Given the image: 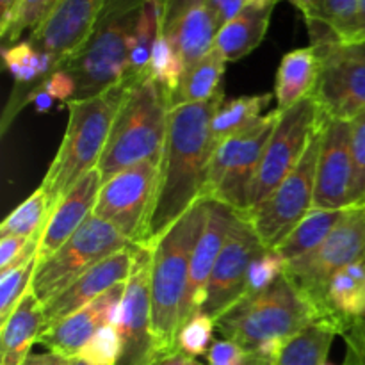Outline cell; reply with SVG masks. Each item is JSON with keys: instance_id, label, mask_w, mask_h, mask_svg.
<instances>
[{"instance_id": "14", "label": "cell", "mask_w": 365, "mask_h": 365, "mask_svg": "<svg viewBox=\"0 0 365 365\" xmlns=\"http://www.w3.org/2000/svg\"><path fill=\"white\" fill-rule=\"evenodd\" d=\"M264 250L266 246L260 242L248 217L242 212H237L210 274L207 298L200 314H207L217 319L221 314L235 305L246 294L250 266Z\"/></svg>"}, {"instance_id": "4", "label": "cell", "mask_w": 365, "mask_h": 365, "mask_svg": "<svg viewBox=\"0 0 365 365\" xmlns=\"http://www.w3.org/2000/svg\"><path fill=\"white\" fill-rule=\"evenodd\" d=\"M170 110V96L150 73L132 75L98 163L102 184L143 160L160 163Z\"/></svg>"}, {"instance_id": "50", "label": "cell", "mask_w": 365, "mask_h": 365, "mask_svg": "<svg viewBox=\"0 0 365 365\" xmlns=\"http://www.w3.org/2000/svg\"><path fill=\"white\" fill-rule=\"evenodd\" d=\"M29 100L34 103L38 113H46V110L52 109L53 106V98L46 91H43V89H34V91L29 95Z\"/></svg>"}, {"instance_id": "13", "label": "cell", "mask_w": 365, "mask_h": 365, "mask_svg": "<svg viewBox=\"0 0 365 365\" xmlns=\"http://www.w3.org/2000/svg\"><path fill=\"white\" fill-rule=\"evenodd\" d=\"M160 163L143 160L114 175L100 187L93 214L139 245L155 198Z\"/></svg>"}, {"instance_id": "28", "label": "cell", "mask_w": 365, "mask_h": 365, "mask_svg": "<svg viewBox=\"0 0 365 365\" xmlns=\"http://www.w3.org/2000/svg\"><path fill=\"white\" fill-rule=\"evenodd\" d=\"M225 66H227V59L214 46L203 59H200L185 71L180 86L170 100L171 109L177 106H185V103L207 102L220 95L223 91L221 78L225 75Z\"/></svg>"}, {"instance_id": "44", "label": "cell", "mask_w": 365, "mask_h": 365, "mask_svg": "<svg viewBox=\"0 0 365 365\" xmlns=\"http://www.w3.org/2000/svg\"><path fill=\"white\" fill-rule=\"evenodd\" d=\"M31 237H16V235L0 237V273H4L20 257Z\"/></svg>"}, {"instance_id": "18", "label": "cell", "mask_w": 365, "mask_h": 365, "mask_svg": "<svg viewBox=\"0 0 365 365\" xmlns=\"http://www.w3.org/2000/svg\"><path fill=\"white\" fill-rule=\"evenodd\" d=\"M127 282L114 285L100 298L77 310L71 316L57 321L56 324L41 331L38 344H43L50 353L64 356L68 360L77 359L86 342L96 334L102 327L118 328L121 324L123 314V296Z\"/></svg>"}, {"instance_id": "30", "label": "cell", "mask_w": 365, "mask_h": 365, "mask_svg": "<svg viewBox=\"0 0 365 365\" xmlns=\"http://www.w3.org/2000/svg\"><path fill=\"white\" fill-rule=\"evenodd\" d=\"M344 210H321L312 209L298 225L294 230L285 237L277 250L282 257L289 262L298 260L299 257L307 255L312 250H316L324 239L330 235V232L337 227L341 217L344 216Z\"/></svg>"}, {"instance_id": "40", "label": "cell", "mask_w": 365, "mask_h": 365, "mask_svg": "<svg viewBox=\"0 0 365 365\" xmlns=\"http://www.w3.org/2000/svg\"><path fill=\"white\" fill-rule=\"evenodd\" d=\"M353 180L349 207L365 205V113L351 120Z\"/></svg>"}, {"instance_id": "19", "label": "cell", "mask_w": 365, "mask_h": 365, "mask_svg": "<svg viewBox=\"0 0 365 365\" xmlns=\"http://www.w3.org/2000/svg\"><path fill=\"white\" fill-rule=\"evenodd\" d=\"M217 31L209 0H164L160 32L178 52L185 71L214 48Z\"/></svg>"}, {"instance_id": "39", "label": "cell", "mask_w": 365, "mask_h": 365, "mask_svg": "<svg viewBox=\"0 0 365 365\" xmlns=\"http://www.w3.org/2000/svg\"><path fill=\"white\" fill-rule=\"evenodd\" d=\"M285 269H287V260L277 250L266 248L250 266L245 296H253L266 291L285 273Z\"/></svg>"}, {"instance_id": "12", "label": "cell", "mask_w": 365, "mask_h": 365, "mask_svg": "<svg viewBox=\"0 0 365 365\" xmlns=\"http://www.w3.org/2000/svg\"><path fill=\"white\" fill-rule=\"evenodd\" d=\"M323 120V113L312 95L280 113L253 184L252 207L266 200L298 166Z\"/></svg>"}, {"instance_id": "17", "label": "cell", "mask_w": 365, "mask_h": 365, "mask_svg": "<svg viewBox=\"0 0 365 365\" xmlns=\"http://www.w3.org/2000/svg\"><path fill=\"white\" fill-rule=\"evenodd\" d=\"M107 0H56L52 11L29 41L52 57L56 70L88 39ZM53 70V71H56Z\"/></svg>"}, {"instance_id": "51", "label": "cell", "mask_w": 365, "mask_h": 365, "mask_svg": "<svg viewBox=\"0 0 365 365\" xmlns=\"http://www.w3.org/2000/svg\"><path fill=\"white\" fill-rule=\"evenodd\" d=\"M14 4H16V0H0V31H4L7 27V24H9Z\"/></svg>"}, {"instance_id": "27", "label": "cell", "mask_w": 365, "mask_h": 365, "mask_svg": "<svg viewBox=\"0 0 365 365\" xmlns=\"http://www.w3.org/2000/svg\"><path fill=\"white\" fill-rule=\"evenodd\" d=\"M327 305L330 321L344 335L351 321L365 310V259L334 274L328 284Z\"/></svg>"}, {"instance_id": "53", "label": "cell", "mask_w": 365, "mask_h": 365, "mask_svg": "<svg viewBox=\"0 0 365 365\" xmlns=\"http://www.w3.org/2000/svg\"><path fill=\"white\" fill-rule=\"evenodd\" d=\"M277 2H280V0H277Z\"/></svg>"}, {"instance_id": "42", "label": "cell", "mask_w": 365, "mask_h": 365, "mask_svg": "<svg viewBox=\"0 0 365 365\" xmlns=\"http://www.w3.org/2000/svg\"><path fill=\"white\" fill-rule=\"evenodd\" d=\"M36 89H43V91L48 93L53 100H59V102H71L77 95V84H75V78L71 77L68 71L64 70H56L48 75L46 78H43V84L38 86Z\"/></svg>"}, {"instance_id": "36", "label": "cell", "mask_w": 365, "mask_h": 365, "mask_svg": "<svg viewBox=\"0 0 365 365\" xmlns=\"http://www.w3.org/2000/svg\"><path fill=\"white\" fill-rule=\"evenodd\" d=\"M36 267H38V257H34L16 269L0 274V327L9 319V316L25 296V292L31 289Z\"/></svg>"}, {"instance_id": "9", "label": "cell", "mask_w": 365, "mask_h": 365, "mask_svg": "<svg viewBox=\"0 0 365 365\" xmlns=\"http://www.w3.org/2000/svg\"><path fill=\"white\" fill-rule=\"evenodd\" d=\"M130 245L134 242L113 225L91 214L52 257L38 262L31 284L32 291L46 305L96 264Z\"/></svg>"}, {"instance_id": "47", "label": "cell", "mask_w": 365, "mask_h": 365, "mask_svg": "<svg viewBox=\"0 0 365 365\" xmlns=\"http://www.w3.org/2000/svg\"><path fill=\"white\" fill-rule=\"evenodd\" d=\"M71 360L56 353H41V355H29L21 365H70Z\"/></svg>"}, {"instance_id": "22", "label": "cell", "mask_w": 365, "mask_h": 365, "mask_svg": "<svg viewBox=\"0 0 365 365\" xmlns=\"http://www.w3.org/2000/svg\"><path fill=\"white\" fill-rule=\"evenodd\" d=\"M100 187H102V175L98 168H95L88 175H84L57 203L56 210L45 225L38 252V262L52 257L86 223L95 209Z\"/></svg>"}, {"instance_id": "52", "label": "cell", "mask_w": 365, "mask_h": 365, "mask_svg": "<svg viewBox=\"0 0 365 365\" xmlns=\"http://www.w3.org/2000/svg\"><path fill=\"white\" fill-rule=\"evenodd\" d=\"M70 365H89V364L84 362V360H81V359H73V360H71Z\"/></svg>"}, {"instance_id": "25", "label": "cell", "mask_w": 365, "mask_h": 365, "mask_svg": "<svg viewBox=\"0 0 365 365\" xmlns=\"http://www.w3.org/2000/svg\"><path fill=\"white\" fill-rule=\"evenodd\" d=\"M303 14L312 45L349 43L360 0H289Z\"/></svg>"}, {"instance_id": "23", "label": "cell", "mask_w": 365, "mask_h": 365, "mask_svg": "<svg viewBox=\"0 0 365 365\" xmlns=\"http://www.w3.org/2000/svg\"><path fill=\"white\" fill-rule=\"evenodd\" d=\"M277 4V0H253L234 20L220 29L214 46L227 63L242 59L262 43Z\"/></svg>"}, {"instance_id": "1", "label": "cell", "mask_w": 365, "mask_h": 365, "mask_svg": "<svg viewBox=\"0 0 365 365\" xmlns=\"http://www.w3.org/2000/svg\"><path fill=\"white\" fill-rule=\"evenodd\" d=\"M223 100L221 91L207 102L170 110L155 198L139 242L145 248L152 250L187 210L205 200L207 175L216 148L210 121Z\"/></svg>"}, {"instance_id": "26", "label": "cell", "mask_w": 365, "mask_h": 365, "mask_svg": "<svg viewBox=\"0 0 365 365\" xmlns=\"http://www.w3.org/2000/svg\"><path fill=\"white\" fill-rule=\"evenodd\" d=\"M317 75H319V57L316 46L310 45L285 53L278 66L277 84H274L277 110L284 113L312 95Z\"/></svg>"}, {"instance_id": "24", "label": "cell", "mask_w": 365, "mask_h": 365, "mask_svg": "<svg viewBox=\"0 0 365 365\" xmlns=\"http://www.w3.org/2000/svg\"><path fill=\"white\" fill-rule=\"evenodd\" d=\"M43 305L32 287L0 327V365H21L43 331Z\"/></svg>"}, {"instance_id": "45", "label": "cell", "mask_w": 365, "mask_h": 365, "mask_svg": "<svg viewBox=\"0 0 365 365\" xmlns=\"http://www.w3.org/2000/svg\"><path fill=\"white\" fill-rule=\"evenodd\" d=\"M241 351H242L241 346L235 344V342H232V341H228V339H225V341H216V342H212L210 349L207 351V355H205L207 364L209 365H228Z\"/></svg>"}, {"instance_id": "49", "label": "cell", "mask_w": 365, "mask_h": 365, "mask_svg": "<svg viewBox=\"0 0 365 365\" xmlns=\"http://www.w3.org/2000/svg\"><path fill=\"white\" fill-rule=\"evenodd\" d=\"M153 365H203L198 359H192V356L185 355L182 351H173L171 355L160 356Z\"/></svg>"}, {"instance_id": "5", "label": "cell", "mask_w": 365, "mask_h": 365, "mask_svg": "<svg viewBox=\"0 0 365 365\" xmlns=\"http://www.w3.org/2000/svg\"><path fill=\"white\" fill-rule=\"evenodd\" d=\"M146 0H107L84 45L57 70L75 78L77 95L86 100L130 77V46Z\"/></svg>"}, {"instance_id": "46", "label": "cell", "mask_w": 365, "mask_h": 365, "mask_svg": "<svg viewBox=\"0 0 365 365\" xmlns=\"http://www.w3.org/2000/svg\"><path fill=\"white\" fill-rule=\"evenodd\" d=\"M273 359L262 355V353L246 351V349H242V351L228 365H273Z\"/></svg>"}, {"instance_id": "31", "label": "cell", "mask_w": 365, "mask_h": 365, "mask_svg": "<svg viewBox=\"0 0 365 365\" xmlns=\"http://www.w3.org/2000/svg\"><path fill=\"white\" fill-rule=\"evenodd\" d=\"M271 98H274V95L262 93V95H248L223 100L216 113H214L212 121H210V132H212L214 143L217 145L225 138L242 130L250 123L264 116L262 110L269 106Z\"/></svg>"}, {"instance_id": "21", "label": "cell", "mask_w": 365, "mask_h": 365, "mask_svg": "<svg viewBox=\"0 0 365 365\" xmlns=\"http://www.w3.org/2000/svg\"><path fill=\"white\" fill-rule=\"evenodd\" d=\"M135 248L138 245H130L128 248L107 257L88 273L82 274L78 280H75L66 291L46 303L43 309V330L56 324L57 321L71 316L77 310L84 309L86 305L95 302L114 285L127 282L132 273V266H134Z\"/></svg>"}, {"instance_id": "29", "label": "cell", "mask_w": 365, "mask_h": 365, "mask_svg": "<svg viewBox=\"0 0 365 365\" xmlns=\"http://www.w3.org/2000/svg\"><path fill=\"white\" fill-rule=\"evenodd\" d=\"M337 335L330 321H314L282 346L273 365H324Z\"/></svg>"}, {"instance_id": "32", "label": "cell", "mask_w": 365, "mask_h": 365, "mask_svg": "<svg viewBox=\"0 0 365 365\" xmlns=\"http://www.w3.org/2000/svg\"><path fill=\"white\" fill-rule=\"evenodd\" d=\"M2 57L7 70L13 73L18 84H31L41 77L46 78L56 70L52 57L36 50L29 39L14 43L11 46H4Z\"/></svg>"}, {"instance_id": "38", "label": "cell", "mask_w": 365, "mask_h": 365, "mask_svg": "<svg viewBox=\"0 0 365 365\" xmlns=\"http://www.w3.org/2000/svg\"><path fill=\"white\" fill-rule=\"evenodd\" d=\"M123 342L120 330L110 324L102 327L81 349L77 359L84 360L89 365H116L121 356Z\"/></svg>"}, {"instance_id": "7", "label": "cell", "mask_w": 365, "mask_h": 365, "mask_svg": "<svg viewBox=\"0 0 365 365\" xmlns=\"http://www.w3.org/2000/svg\"><path fill=\"white\" fill-rule=\"evenodd\" d=\"M280 113L264 114L214 148L207 175L205 198L217 200L237 212L252 207V189Z\"/></svg>"}, {"instance_id": "3", "label": "cell", "mask_w": 365, "mask_h": 365, "mask_svg": "<svg viewBox=\"0 0 365 365\" xmlns=\"http://www.w3.org/2000/svg\"><path fill=\"white\" fill-rule=\"evenodd\" d=\"M130 78L91 98L66 103L70 110L66 134L41 182L48 196V217L66 192L84 175L98 168Z\"/></svg>"}, {"instance_id": "41", "label": "cell", "mask_w": 365, "mask_h": 365, "mask_svg": "<svg viewBox=\"0 0 365 365\" xmlns=\"http://www.w3.org/2000/svg\"><path fill=\"white\" fill-rule=\"evenodd\" d=\"M346 356L342 365H365V310L344 331Z\"/></svg>"}, {"instance_id": "6", "label": "cell", "mask_w": 365, "mask_h": 365, "mask_svg": "<svg viewBox=\"0 0 365 365\" xmlns=\"http://www.w3.org/2000/svg\"><path fill=\"white\" fill-rule=\"evenodd\" d=\"M321 321L294 282L282 274L266 291L242 296L216 319V330L246 351L267 342H287L296 334Z\"/></svg>"}, {"instance_id": "15", "label": "cell", "mask_w": 365, "mask_h": 365, "mask_svg": "<svg viewBox=\"0 0 365 365\" xmlns=\"http://www.w3.org/2000/svg\"><path fill=\"white\" fill-rule=\"evenodd\" d=\"M121 356L116 365H153L159 360L152 334V250L138 245L123 296Z\"/></svg>"}, {"instance_id": "33", "label": "cell", "mask_w": 365, "mask_h": 365, "mask_svg": "<svg viewBox=\"0 0 365 365\" xmlns=\"http://www.w3.org/2000/svg\"><path fill=\"white\" fill-rule=\"evenodd\" d=\"M48 221V196L39 185L24 203L16 207L4 220L0 227V237L16 235V237H31Z\"/></svg>"}, {"instance_id": "8", "label": "cell", "mask_w": 365, "mask_h": 365, "mask_svg": "<svg viewBox=\"0 0 365 365\" xmlns=\"http://www.w3.org/2000/svg\"><path fill=\"white\" fill-rule=\"evenodd\" d=\"M362 259H365V205L349 207L337 227L316 250L287 264L285 274L309 299L319 319L330 321L327 305L328 284L335 273Z\"/></svg>"}, {"instance_id": "34", "label": "cell", "mask_w": 365, "mask_h": 365, "mask_svg": "<svg viewBox=\"0 0 365 365\" xmlns=\"http://www.w3.org/2000/svg\"><path fill=\"white\" fill-rule=\"evenodd\" d=\"M185 73L184 63L177 50L173 48L166 36L159 31L152 48V59H150V77L163 86L166 95L173 96L177 88L180 86L182 77ZM171 106V103H170Z\"/></svg>"}, {"instance_id": "37", "label": "cell", "mask_w": 365, "mask_h": 365, "mask_svg": "<svg viewBox=\"0 0 365 365\" xmlns=\"http://www.w3.org/2000/svg\"><path fill=\"white\" fill-rule=\"evenodd\" d=\"M214 330H216V319L207 314H196L180 328L177 337V351L198 359L207 355L212 346Z\"/></svg>"}, {"instance_id": "43", "label": "cell", "mask_w": 365, "mask_h": 365, "mask_svg": "<svg viewBox=\"0 0 365 365\" xmlns=\"http://www.w3.org/2000/svg\"><path fill=\"white\" fill-rule=\"evenodd\" d=\"M252 2L253 0H209V7L214 13V18H216L217 21V27L221 29L225 24L234 20V18Z\"/></svg>"}, {"instance_id": "20", "label": "cell", "mask_w": 365, "mask_h": 365, "mask_svg": "<svg viewBox=\"0 0 365 365\" xmlns=\"http://www.w3.org/2000/svg\"><path fill=\"white\" fill-rule=\"evenodd\" d=\"M235 216H237V210L230 209L217 200L207 198L205 227H203L202 235L196 242L191 257V266H189L187 292H185L184 310H182V327L191 317L202 312L210 274H212L217 257L223 250L225 241L230 234Z\"/></svg>"}, {"instance_id": "11", "label": "cell", "mask_w": 365, "mask_h": 365, "mask_svg": "<svg viewBox=\"0 0 365 365\" xmlns=\"http://www.w3.org/2000/svg\"><path fill=\"white\" fill-rule=\"evenodd\" d=\"M316 46L319 75L312 96L327 120H355L365 113V41Z\"/></svg>"}, {"instance_id": "35", "label": "cell", "mask_w": 365, "mask_h": 365, "mask_svg": "<svg viewBox=\"0 0 365 365\" xmlns=\"http://www.w3.org/2000/svg\"><path fill=\"white\" fill-rule=\"evenodd\" d=\"M53 4H56V0H16L9 24L4 31H0L2 41L11 46L20 39V36L25 31L34 32L48 16Z\"/></svg>"}, {"instance_id": "2", "label": "cell", "mask_w": 365, "mask_h": 365, "mask_svg": "<svg viewBox=\"0 0 365 365\" xmlns=\"http://www.w3.org/2000/svg\"><path fill=\"white\" fill-rule=\"evenodd\" d=\"M207 220V198L184 214L152 248V334L157 356L177 351L189 266Z\"/></svg>"}, {"instance_id": "16", "label": "cell", "mask_w": 365, "mask_h": 365, "mask_svg": "<svg viewBox=\"0 0 365 365\" xmlns=\"http://www.w3.org/2000/svg\"><path fill=\"white\" fill-rule=\"evenodd\" d=\"M351 180V121L324 118L323 139L317 159L314 209H349Z\"/></svg>"}, {"instance_id": "10", "label": "cell", "mask_w": 365, "mask_h": 365, "mask_svg": "<svg viewBox=\"0 0 365 365\" xmlns=\"http://www.w3.org/2000/svg\"><path fill=\"white\" fill-rule=\"evenodd\" d=\"M323 125L324 120L312 134L309 148L305 150L302 160L291 171V175L266 200L252 207L248 212H242L255 228L260 242L266 248H278L294 230L296 225L314 209Z\"/></svg>"}, {"instance_id": "48", "label": "cell", "mask_w": 365, "mask_h": 365, "mask_svg": "<svg viewBox=\"0 0 365 365\" xmlns=\"http://www.w3.org/2000/svg\"><path fill=\"white\" fill-rule=\"evenodd\" d=\"M364 41H365V0H360L349 43H364Z\"/></svg>"}]
</instances>
